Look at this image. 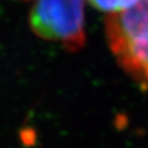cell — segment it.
<instances>
[{
  "label": "cell",
  "mask_w": 148,
  "mask_h": 148,
  "mask_svg": "<svg viewBox=\"0 0 148 148\" xmlns=\"http://www.w3.org/2000/svg\"><path fill=\"white\" fill-rule=\"evenodd\" d=\"M108 47L119 65L148 90V0H138L132 7L110 13L105 19Z\"/></svg>",
  "instance_id": "obj_1"
},
{
  "label": "cell",
  "mask_w": 148,
  "mask_h": 148,
  "mask_svg": "<svg viewBox=\"0 0 148 148\" xmlns=\"http://www.w3.org/2000/svg\"><path fill=\"white\" fill-rule=\"evenodd\" d=\"M29 26L39 38L78 51L85 43L84 0H38L29 14Z\"/></svg>",
  "instance_id": "obj_2"
},
{
  "label": "cell",
  "mask_w": 148,
  "mask_h": 148,
  "mask_svg": "<svg viewBox=\"0 0 148 148\" xmlns=\"http://www.w3.org/2000/svg\"><path fill=\"white\" fill-rule=\"evenodd\" d=\"M89 1L95 8L99 11L118 13L132 7L134 4H136L138 0H89Z\"/></svg>",
  "instance_id": "obj_3"
}]
</instances>
